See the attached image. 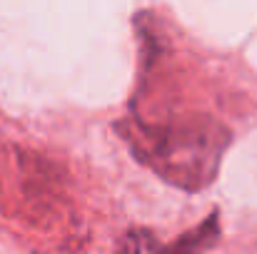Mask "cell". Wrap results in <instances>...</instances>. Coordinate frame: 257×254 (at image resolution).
<instances>
[{
    "label": "cell",
    "instance_id": "2",
    "mask_svg": "<svg viewBox=\"0 0 257 254\" xmlns=\"http://www.w3.org/2000/svg\"><path fill=\"white\" fill-rule=\"evenodd\" d=\"M217 239V212H212V217L207 222H202L197 227V232H190L185 239H180L175 244V249H200V247H207Z\"/></svg>",
    "mask_w": 257,
    "mask_h": 254
},
{
    "label": "cell",
    "instance_id": "1",
    "mask_svg": "<svg viewBox=\"0 0 257 254\" xmlns=\"http://www.w3.org/2000/svg\"><path fill=\"white\" fill-rule=\"evenodd\" d=\"M135 150L143 152L165 179L172 184L197 189L205 187L220 165V155L227 147V130L207 117H190L168 127H140Z\"/></svg>",
    "mask_w": 257,
    "mask_h": 254
},
{
    "label": "cell",
    "instance_id": "3",
    "mask_svg": "<svg viewBox=\"0 0 257 254\" xmlns=\"http://www.w3.org/2000/svg\"><path fill=\"white\" fill-rule=\"evenodd\" d=\"M120 249L122 252H155V249H160V242L148 229H133L122 237Z\"/></svg>",
    "mask_w": 257,
    "mask_h": 254
}]
</instances>
